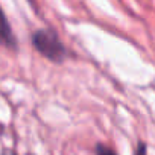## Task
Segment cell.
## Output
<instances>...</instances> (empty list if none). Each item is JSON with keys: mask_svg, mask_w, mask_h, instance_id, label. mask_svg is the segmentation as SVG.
<instances>
[{"mask_svg": "<svg viewBox=\"0 0 155 155\" xmlns=\"http://www.w3.org/2000/svg\"><path fill=\"white\" fill-rule=\"evenodd\" d=\"M0 46L8 47V49L17 47V40L12 34L11 25H9V21H8L2 8H0Z\"/></svg>", "mask_w": 155, "mask_h": 155, "instance_id": "7a4b0ae2", "label": "cell"}, {"mask_svg": "<svg viewBox=\"0 0 155 155\" xmlns=\"http://www.w3.org/2000/svg\"><path fill=\"white\" fill-rule=\"evenodd\" d=\"M2 155H17L14 150H11V149H5L3 152H2Z\"/></svg>", "mask_w": 155, "mask_h": 155, "instance_id": "5b68a950", "label": "cell"}, {"mask_svg": "<svg viewBox=\"0 0 155 155\" xmlns=\"http://www.w3.org/2000/svg\"><path fill=\"white\" fill-rule=\"evenodd\" d=\"M32 44L38 53L53 62H62L68 55L65 46L56 35V32L50 29H40L32 35Z\"/></svg>", "mask_w": 155, "mask_h": 155, "instance_id": "6da1fadb", "label": "cell"}, {"mask_svg": "<svg viewBox=\"0 0 155 155\" xmlns=\"http://www.w3.org/2000/svg\"><path fill=\"white\" fill-rule=\"evenodd\" d=\"M134 155H146V144H144V143H138V146H137Z\"/></svg>", "mask_w": 155, "mask_h": 155, "instance_id": "277c9868", "label": "cell"}, {"mask_svg": "<svg viewBox=\"0 0 155 155\" xmlns=\"http://www.w3.org/2000/svg\"><path fill=\"white\" fill-rule=\"evenodd\" d=\"M96 155H117L113 149H110L108 146L104 144H97L96 146Z\"/></svg>", "mask_w": 155, "mask_h": 155, "instance_id": "3957f363", "label": "cell"}]
</instances>
